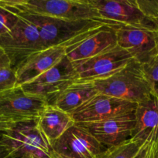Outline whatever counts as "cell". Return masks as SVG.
<instances>
[{
	"instance_id": "cell-1",
	"label": "cell",
	"mask_w": 158,
	"mask_h": 158,
	"mask_svg": "<svg viewBox=\"0 0 158 158\" xmlns=\"http://www.w3.org/2000/svg\"><path fill=\"white\" fill-rule=\"evenodd\" d=\"M6 8L31 14L73 21H96L116 28L105 20L89 0H0Z\"/></svg>"
},
{
	"instance_id": "cell-2",
	"label": "cell",
	"mask_w": 158,
	"mask_h": 158,
	"mask_svg": "<svg viewBox=\"0 0 158 158\" xmlns=\"http://www.w3.org/2000/svg\"><path fill=\"white\" fill-rule=\"evenodd\" d=\"M10 10L29 20L37 28L44 49L73 42L78 43L97 32L102 26H107L100 22L73 21Z\"/></svg>"
},
{
	"instance_id": "cell-3",
	"label": "cell",
	"mask_w": 158,
	"mask_h": 158,
	"mask_svg": "<svg viewBox=\"0 0 158 158\" xmlns=\"http://www.w3.org/2000/svg\"><path fill=\"white\" fill-rule=\"evenodd\" d=\"M93 83L99 94L136 104L153 97L142 65L136 60L130 62L111 77Z\"/></svg>"
},
{
	"instance_id": "cell-4",
	"label": "cell",
	"mask_w": 158,
	"mask_h": 158,
	"mask_svg": "<svg viewBox=\"0 0 158 158\" xmlns=\"http://www.w3.org/2000/svg\"><path fill=\"white\" fill-rule=\"evenodd\" d=\"M9 158H51V147L37 128L36 121L18 123L1 134Z\"/></svg>"
},
{
	"instance_id": "cell-5",
	"label": "cell",
	"mask_w": 158,
	"mask_h": 158,
	"mask_svg": "<svg viewBox=\"0 0 158 158\" xmlns=\"http://www.w3.org/2000/svg\"><path fill=\"white\" fill-rule=\"evenodd\" d=\"M19 17L15 26L0 37V47L9 56L13 69L28 56L44 49L37 28L26 19Z\"/></svg>"
},
{
	"instance_id": "cell-6",
	"label": "cell",
	"mask_w": 158,
	"mask_h": 158,
	"mask_svg": "<svg viewBox=\"0 0 158 158\" xmlns=\"http://www.w3.org/2000/svg\"><path fill=\"white\" fill-rule=\"evenodd\" d=\"M77 80L74 66L65 56L55 66L20 86L26 94L40 97L52 104L64 89Z\"/></svg>"
},
{
	"instance_id": "cell-7",
	"label": "cell",
	"mask_w": 158,
	"mask_h": 158,
	"mask_svg": "<svg viewBox=\"0 0 158 158\" xmlns=\"http://www.w3.org/2000/svg\"><path fill=\"white\" fill-rule=\"evenodd\" d=\"M47 102L26 94L20 86L0 93V116L14 123L36 121Z\"/></svg>"
},
{
	"instance_id": "cell-8",
	"label": "cell",
	"mask_w": 158,
	"mask_h": 158,
	"mask_svg": "<svg viewBox=\"0 0 158 158\" xmlns=\"http://www.w3.org/2000/svg\"><path fill=\"white\" fill-rule=\"evenodd\" d=\"M135 60L131 54L117 45L83 63L73 65L78 77L84 81H95L112 76Z\"/></svg>"
},
{
	"instance_id": "cell-9",
	"label": "cell",
	"mask_w": 158,
	"mask_h": 158,
	"mask_svg": "<svg viewBox=\"0 0 158 158\" xmlns=\"http://www.w3.org/2000/svg\"><path fill=\"white\" fill-rule=\"evenodd\" d=\"M114 29L117 44L140 64H144L158 54V27L120 26Z\"/></svg>"
},
{
	"instance_id": "cell-10",
	"label": "cell",
	"mask_w": 158,
	"mask_h": 158,
	"mask_svg": "<svg viewBox=\"0 0 158 158\" xmlns=\"http://www.w3.org/2000/svg\"><path fill=\"white\" fill-rule=\"evenodd\" d=\"M136 103L98 93L71 114L77 123H94L134 113Z\"/></svg>"
},
{
	"instance_id": "cell-11",
	"label": "cell",
	"mask_w": 158,
	"mask_h": 158,
	"mask_svg": "<svg viewBox=\"0 0 158 158\" xmlns=\"http://www.w3.org/2000/svg\"><path fill=\"white\" fill-rule=\"evenodd\" d=\"M51 149L74 158H99L105 148L82 125L74 123L53 143Z\"/></svg>"
},
{
	"instance_id": "cell-12",
	"label": "cell",
	"mask_w": 158,
	"mask_h": 158,
	"mask_svg": "<svg viewBox=\"0 0 158 158\" xmlns=\"http://www.w3.org/2000/svg\"><path fill=\"white\" fill-rule=\"evenodd\" d=\"M107 21L118 26L151 28L158 25L147 18L135 0H89Z\"/></svg>"
},
{
	"instance_id": "cell-13",
	"label": "cell",
	"mask_w": 158,
	"mask_h": 158,
	"mask_svg": "<svg viewBox=\"0 0 158 158\" xmlns=\"http://www.w3.org/2000/svg\"><path fill=\"white\" fill-rule=\"evenodd\" d=\"M81 125L106 149L131 138L135 127V115L134 113H131Z\"/></svg>"
},
{
	"instance_id": "cell-14",
	"label": "cell",
	"mask_w": 158,
	"mask_h": 158,
	"mask_svg": "<svg viewBox=\"0 0 158 158\" xmlns=\"http://www.w3.org/2000/svg\"><path fill=\"white\" fill-rule=\"evenodd\" d=\"M53 46L38 51L25 59L15 68L17 77V85H22L32 81L43 73L58 64L67 54L68 45Z\"/></svg>"
},
{
	"instance_id": "cell-15",
	"label": "cell",
	"mask_w": 158,
	"mask_h": 158,
	"mask_svg": "<svg viewBox=\"0 0 158 158\" xmlns=\"http://www.w3.org/2000/svg\"><path fill=\"white\" fill-rule=\"evenodd\" d=\"M117 45L114 28L105 26L81 42L68 45L66 57L73 65L78 64Z\"/></svg>"
},
{
	"instance_id": "cell-16",
	"label": "cell",
	"mask_w": 158,
	"mask_h": 158,
	"mask_svg": "<svg viewBox=\"0 0 158 158\" xmlns=\"http://www.w3.org/2000/svg\"><path fill=\"white\" fill-rule=\"evenodd\" d=\"M74 123L71 114L50 103L45 106L36 120L37 128L50 147Z\"/></svg>"
},
{
	"instance_id": "cell-17",
	"label": "cell",
	"mask_w": 158,
	"mask_h": 158,
	"mask_svg": "<svg viewBox=\"0 0 158 158\" xmlns=\"http://www.w3.org/2000/svg\"><path fill=\"white\" fill-rule=\"evenodd\" d=\"M134 115L135 127L131 138L146 141L158 131V98L152 97L137 103Z\"/></svg>"
},
{
	"instance_id": "cell-18",
	"label": "cell",
	"mask_w": 158,
	"mask_h": 158,
	"mask_svg": "<svg viewBox=\"0 0 158 158\" xmlns=\"http://www.w3.org/2000/svg\"><path fill=\"white\" fill-rule=\"evenodd\" d=\"M97 94L98 91L92 81L77 80L64 89L52 104L71 114Z\"/></svg>"
},
{
	"instance_id": "cell-19",
	"label": "cell",
	"mask_w": 158,
	"mask_h": 158,
	"mask_svg": "<svg viewBox=\"0 0 158 158\" xmlns=\"http://www.w3.org/2000/svg\"><path fill=\"white\" fill-rule=\"evenodd\" d=\"M144 142L130 138L117 146L106 148L99 158H134Z\"/></svg>"
},
{
	"instance_id": "cell-20",
	"label": "cell",
	"mask_w": 158,
	"mask_h": 158,
	"mask_svg": "<svg viewBox=\"0 0 158 158\" xmlns=\"http://www.w3.org/2000/svg\"><path fill=\"white\" fill-rule=\"evenodd\" d=\"M142 65L144 74L152 89L153 96L158 98V54Z\"/></svg>"
},
{
	"instance_id": "cell-21",
	"label": "cell",
	"mask_w": 158,
	"mask_h": 158,
	"mask_svg": "<svg viewBox=\"0 0 158 158\" xmlns=\"http://www.w3.org/2000/svg\"><path fill=\"white\" fill-rule=\"evenodd\" d=\"M19 19L17 14L0 5V37L8 33L15 26Z\"/></svg>"
},
{
	"instance_id": "cell-22",
	"label": "cell",
	"mask_w": 158,
	"mask_h": 158,
	"mask_svg": "<svg viewBox=\"0 0 158 158\" xmlns=\"http://www.w3.org/2000/svg\"><path fill=\"white\" fill-rule=\"evenodd\" d=\"M134 158H158V131L144 142Z\"/></svg>"
},
{
	"instance_id": "cell-23",
	"label": "cell",
	"mask_w": 158,
	"mask_h": 158,
	"mask_svg": "<svg viewBox=\"0 0 158 158\" xmlns=\"http://www.w3.org/2000/svg\"><path fill=\"white\" fill-rule=\"evenodd\" d=\"M139 10L148 19L158 25V0H135Z\"/></svg>"
},
{
	"instance_id": "cell-24",
	"label": "cell",
	"mask_w": 158,
	"mask_h": 158,
	"mask_svg": "<svg viewBox=\"0 0 158 158\" xmlns=\"http://www.w3.org/2000/svg\"><path fill=\"white\" fill-rule=\"evenodd\" d=\"M16 86L18 85L15 69L12 67L0 69V93Z\"/></svg>"
},
{
	"instance_id": "cell-25",
	"label": "cell",
	"mask_w": 158,
	"mask_h": 158,
	"mask_svg": "<svg viewBox=\"0 0 158 158\" xmlns=\"http://www.w3.org/2000/svg\"><path fill=\"white\" fill-rule=\"evenodd\" d=\"M15 124H16V123H14L12 120L0 116V132L1 133L9 131V130L12 129Z\"/></svg>"
},
{
	"instance_id": "cell-26",
	"label": "cell",
	"mask_w": 158,
	"mask_h": 158,
	"mask_svg": "<svg viewBox=\"0 0 158 158\" xmlns=\"http://www.w3.org/2000/svg\"><path fill=\"white\" fill-rule=\"evenodd\" d=\"M7 67H12L11 61L4 49L0 47V69Z\"/></svg>"
},
{
	"instance_id": "cell-27",
	"label": "cell",
	"mask_w": 158,
	"mask_h": 158,
	"mask_svg": "<svg viewBox=\"0 0 158 158\" xmlns=\"http://www.w3.org/2000/svg\"><path fill=\"white\" fill-rule=\"evenodd\" d=\"M0 158H9V150L1 140H0Z\"/></svg>"
},
{
	"instance_id": "cell-28",
	"label": "cell",
	"mask_w": 158,
	"mask_h": 158,
	"mask_svg": "<svg viewBox=\"0 0 158 158\" xmlns=\"http://www.w3.org/2000/svg\"><path fill=\"white\" fill-rule=\"evenodd\" d=\"M50 157L51 158H74V157H69V156H66V155H64V154H59V153L55 152V151H53L52 149H51V151H50Z\"/></svg>"
},
{
	"instance_id": "cell-29",
	"label": "cell",
	"mask_w": 158,
	"mask_h": 158,
	"mask_svg": "<svg viewBox=\"0 0 158 158\" xmlns=\"http://www.w3.org/2000/svg\"><path fill=\"white\" fill-rule=\"evenodd\" d=\"M31 158H38V157H31Z\"/></svg>"
}]
</instances>
